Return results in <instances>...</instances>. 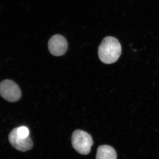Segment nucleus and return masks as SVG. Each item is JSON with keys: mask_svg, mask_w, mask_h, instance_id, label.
<instances>
[{"mask_svg": "<svg viewBox=\"0 0 159 159\" xmlns=\"http://www.w3.org/2000/svg\"><path fill=\"white\" fill-rule=\"evenodd\" d=\"M73 148L80 154H88L91 151V147L93 144L91 135L84 131L77 129L73 132L72 136Z\"/></svg>", "mask_w": 159, "mask_h": 159, "instance_id": "f03ea898", "label": "nucleus"}, {"mask_svg": "<svg viewBox=\"0 0 159 159\" xmlns=\"http://www.w3.org/2000/svg\"><path fill=\"white\" fill-rule=\"evenodd\" d=\"M116 150L108 145H100L97 151L96 159H117Z\"/></svg>", "mask_w": 159, "mask_h": 159, "instance_id": "423d86ee", "label": "nucleus"}, {"mask_svg": "<svg viewBox=\"0 0 159 159\" xmlns=\"http://www.w3.org/2000/svg\"><path fill=\"white\" fill-rule=\"evenodd\" d=\"M21 95L19 87L13 80L6 79L0 82V96L8 102H17Z\"/></svg>", "mask_w": 159, "mask_h": 159, "instance_id": "7ed1b4c3", "label": "nucleus"}, {"mask_svg": "<svg viewBox=\"0 0 159 159\" xmlns=\"http://www.w3.org/2000/svg\"><path fill=\"white\" fill-rule=\"evenodd\" d=\"M122 53V47L116 38L107 36L102 40L98 48L100 60L106 64L116 62Z\"/></svg>", "mask_w": 159, "mask_h": 159, "instance_id": "f257e3e1", "label": "nucleus"}, {"mask_svg": "<svg viewBox=\"0 0 159 159\" xmlns=\"http://www.w3.org/2000/svg\"><path fill=\"white\" fill-rule=\"evenodd\" d=\"M9 140L12 147L20 151H28L31 150L33 146V142L30 137L23 138L18 135L16 128L13 129L9 134Z\"/></svg>", "mask_w": 159, "mask_h": 159, "instance_id": "20e7f679", "label": "nucleus"}, {"mask_svg": "<svg viewBox=\"0 0 159 159\" xmlns=\"http://www.w3.org/2000/svg\"><path fill=\"white\" fill-rule=\"evenodd\" d=\"M49 51L52 55L60 56L65 54L68 48V43L65 38L60 34L53 35L48 42Z\"/></svg>", "mask_w": 159, "mask_h": 159, "instance_id": "39448f33", "label": "nucleus"}, {"mask_svg": "<svg viewBox=\"0 0 159 159\" xmlns=\"http://www.w3.org/2000/svg\"><path fill=\"white\" fill-rule=\"evenodd\" d=\"M18 135L23 138H26L29 136V129L26 126H20L16 127Z\"/></svg>", "mask_w": 159, "mask_h": 159, "instance_id": "0eeeda50", "label": "nucleus"}]
</instances>
